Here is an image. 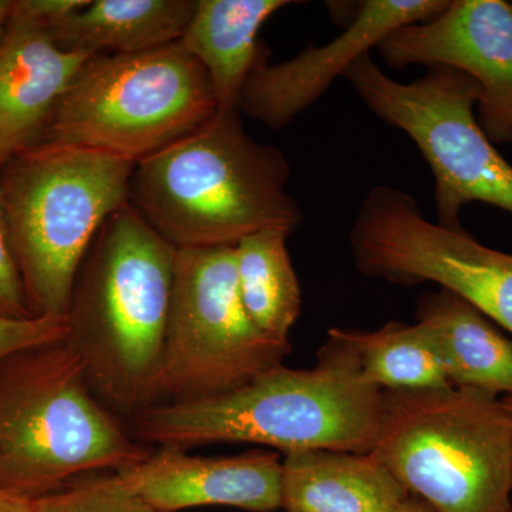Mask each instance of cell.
Wrapping results in <instances>:
<instances>
[{"instance_id": "cell-1", "label": "cell", "mask_w": 512, "mask_h": 512, "mask_svg": "<svg viewBox=\"0 0 512 512\" xmlns=\"http://www.w3.org/2000/svg\"><path fill=\"white\" fill-rule=\"evenodd\" d=\"M383 399L339 328H332L309 369L279 365L234 392L153 404L128 420L127 430L151 448L249 443L284 456L308 450L367 454L375 446Z\"/></svg>"}, {"instance_id": "cell-2", "label": "cell", "mask_w": 512, "mask_h": 512, "mask_svg": "<svg viewBox=\"0 0 512 512\" xmlns=\"http://www.w3.org/2000/svg\"><path fill=\"white\" fill-rule=\"evenodd\" d=\"M177 248L128 202L97 232L74 281L66 342L87 382L119 419L153 403Z\"/></svg>"}, {"instance_id": "cell-3", "label": "cell", "mask_w": 512, "mask_h": 512, "mask_svg": "<svg viewBox=\"0 0 512 512\" xmlns=\"http://www.w3.org/2000/svg\"><path fill=\"white\" fill-rule=\"evenodd\" d=\"M241 114L217 109L134 168L128 204L175 248L237 247L264 229L292 234L301 225L288 158L249 136Z\"/></svg>"}, {"instance_id": "cell-4", "label": "cell", "mask_w": 512, "mask_h": 512, "mask_svg": "<svg viewBox=\"0 0 512 512\" xmlns=\"http://www.w3.org/2000/svg\"><path fill=\"white\" fill-rule=\"evenodd\" d=\"M151 451L93 393L66 340L0 363L3 493L37 501L77 478L128 470Z\"/></svg>"}, {"instance_id": "cell-5", "label": "cell", "mask_w": 512, "mask_h": 512, "mask_svg": "<svg viewBox=\"0 0 512 512\" xmlns=\"http://www.w3.org/2000/svg\"><path fill=\"white\" fill-rule=\"evenodd\" d=\"M134 168L104 151L37 143L0 170L32 318H66L84 256L107 218L128 202Z\"/></svg>"}, {"instance_id": "cell-6", "label": "cell", "mask_w": 512, "mask_h": 512, "mask_svg": "<svg viewBox=\"0 0 512 512\" xmlns=\"http://www.w3.org/2000/svg\"><path fill=\"white\" fill-rule=\"evenodd\" d=\"M370 454L431 512H512V427L497 394L384 392Z\"/></svg>"}, {"instance_id": "cell-7", "label": "cell", "mask_w": 512, "mask_h": 512, "mask_svg": "<svg viewBox=\"0 0 512 512\" xmlns=\"http://www.w3.org/2000/svg\"><path fill=\"white\" fill-rule=\"evenodd\" d=\"M210 77L180 43L96 55L64 93L40 143L104 151L140 163L214 116Z\"/></svg>"}, {"instance_id": "cell-8", "label": "cell", "mask_w": 512, "mask_h": 512, "mask_svg": "<svg viewBox=\"0 0 512 512\" xmlns=\"http://www.w3.org/2000/svg\"><path fill=\"white\" fill-rule=\"evenodd\" d=\"M345 79L367 109L402 130L419 148L433 173L440 225L463 228L461 210L473 202L512 215V165L478 123L481 92L470 76L431 66L412 83L397 82L367 53Z\"/></svg>"}, {"instance_id": "cell-9", "label": "cell", "mask_w": 512, "mask_h": 512, "mask_svg": "<svg viewBox=\"0 0 512 512\" xmlns=\"http://www.w3.org/2000/svg\"><path fill=\"white\" fill-rule=\"evenodd\" d=\"M249 318L235 247L177 248L173 292L153 404L234 392L291 355Z\"/></svg>"}, {"instance_id": "cell-10", "label": "cell", "mask_w": 512, "mask_h": 512, "mask_svg": "<svg viewBox=\"0 0 512 512\" xmlns=\"http://www.w3.org/2000/svg\"><path fill=\"white\" fill-rule=\"evenodd\" d=\"M357 271L387 284H436L512 335V255L478 242L464 228L427 220L412 194L376 185L349 231Z\"/></svg>"}, {"instance_id": "cell-11", "label": "cell", "mask_w": 512, "mask_h": 512, "mask_svg": "<svg viewBox=\"0 0 512 512\" xmlns=\"http://www.w3.org/2000/svg\"><path fill=\"white\" fill-rule=\"evenodd\" d=\"M377 52L393 69L446 66L480 87L477 120L493 143L512 146V3L453 0L436 18L394 30Z\"/></svg>"}, {"instance_id": "cell-12", "label": "cell", "mask_w": 512, "mask_h": 512, "mask_svg": "<svg viewBox=\"0 0 512 512\" xmlns=\"http://www.w3.org/2000/svg\"><path fill=\"white\" fill-rule=\"evenodd\" d=\"M447 5L448 0H366L348 29L326 45L306 47L281 63L262 60L242 90L239 110L271 130H281L394 30L436 18Z\"/></svg>"}, {"instance_id": "cell-13", "label": "cell", "mask_w": 512, "mask_h": 512, "mask_svg": "<svg viewBox=\"0 0 512 512\" xmlns=\"http://www.w3.org/2000/svg\"><path fill=\"white\" fill-rule=\"evenodd\" d=\"M116 476L158 511L214 505L248 512L282 510V458L274 450L202 457L183 448L156 447L143 463Z\"/></svg>"}, {"instance_id": "cell-14", "label": "cell", "mask_w": 512, "mask_h": 512, "mask_svg": "<svg viewBox=\"0 0 512 512\" xmlns=\"http://www.w3.org/2000/svg\"><path fill=\"white\" fill-rule=\"evenodd\" d=\"M93 56L62 49L46 26L12 13L0 42V170L42 141L57 104Z\"/></svg>"}, {"instance_id": "cell-15", "label": "cell", "mask_w": 512, "mask_h": 512, "mask_svg": "<svg viewBox=\"0 0 512 512\" xmlns=\"http://www.w3.org/2000/svg\"><path fill=\"white\" fill-rule=\"evenodd\" d=\"M284 512H399L406 488L372 454L308 450L282 458Z\"/></svg>"}, {"instance_id": "cell-16", "label": "cell", "mask_w": 512, "mask_h": 512, "mask_svg": "<svg viewBox=\"0 0 512 512\" xmlns=\"http://www.w3.org/2000/svg\"><path fill=\"white\" fill-rule=\"evenodd\" d=\"M293 5L289 0H197L194 15L178 40L204 67L218 109H239V97L266 59L258 35L266 20Z\"/></svg>"}, {"instance_id": "cell-17", "label": "cell", "mask_w": 512, "mask_h": 512, "mask_svg": "<svg viewBox=\"0 0 512 512\" xmlns=\"http://www.w3.org/2000/svg\"><path fill=\"white\" fill-rule=\"evenodd\" d=\"M417 322L429 333L453 386L512 394V340L470 303L453 293H426Z\"/></svg>"}, {"instance_id": "cell-18", "label": "cell", "mask_w": 512, "mask_h": 512, "mask_svg": "<svg viewBox=\"0 0 512 512\" xmlns=\"http://www.w3.org/2000/svg\"><path fill=\"white\" fill-rule=\"evenodd\" d=\"M195 6L197 0H90L47 29L69 52L131 55L177 43Z\"/></svg>"}, {"instance_id": "cell-19", "label": "cell", "mask_w": 512, "mask_h": 512, "mask_svg": "<svg viewBox=\"0 0 512 512\" xmlns=\"http://www.w3.org/2000/svg\"><path fill=\"white\" fill-rule=\"evenodd\" d=\"M289 232L264 229L235 247L239 295L249 318L271 338L289 340L302 309V291L289 255Z\"/></svg>"}, {"instance_id": "cell-20", "label": "cell", "mask_w": 512, "mask_h": 512, "mask_svg": "<svg viewBox=\"0 0 512 512\" xmlns=\"http://www.w3.org/2000/svg\"><path fill=\"white\" fill-rule=\"evenodd\" d=\"M367 382L383 392L453 386L427 330L419 322H387L376 330L339 328Z\"/></svg>"}, {"instance_id": "cell-21", "label": "cell", "mask_w": 512, "mask_h": 512, "mask_svg": "<svg viewBox=\"0 0 512 512\" xmlns=\"http://www.w3.org/2000/svg\"><path fill=\"white\" fill-rule=\"evenodd\" d=\"M35 508L36 512H163L131 493L116 474L77 478L35 501Z\"/></svg>"}, {"instance_id": "cell-22", "label": "cell", "mask_w": 512, "mask_h": 512, "mask_svg": "<svg viewBox=\"0 0 512 512\" xmlns=\"http://www.w3.org/2000/svg\"><path fill=\"white\" fill-rule=\"evenodd\" d=\"M67 335L66 318H0V363L23 350L62 342Z\"/></svg>"}, {"instance_id": "cell-23", "label": "cell", "mask_w": 512, "mask_h": 512, "mask_svg": "<svg viewBox=\"0 0 512 512\" xmlns=\"http://www.w3.org/2000/svg\"><path fill=\"white\" fill-rule=\"evenodd\" d=\"M0 318H32L25 286L13 254L2 191H0Z\"/></svg>"}, {"instance_id": "cell-24", "label": "cell", "mask_w": 512, "mask_h": 512, "mask_svg": "<svg viewBox=\"0 0 512 512\" xmlns=\"http://www.w3.org/2000/svg\"><path fill=\"white\" fill-rule=\"evenodd\" d=\"M89 2L90 0H13L12 13L49 28L53 23L84 8Z\"/></svg>"}, {"instance_id": "cell-25", "label": "cell", "mask_w": 512, "mask_h": 512, "mask_svg": "<svg viewBox=\"0 0 512 512\" xmlns=\"http://www.w3.org/2000/svg\"><path fill=\"white\" fill-rule=\"evenodd\" d=\"M0 512H36L35 501L23 500L0 491Z\"/></svg>"}, {"instance_id": "cell-26", "label": "cell", "mask_w": 512, "mask_h": 512, "mask_svg": "<svg viewBox=\"0 0 512 512\" xmlns=\"http://www.w3.org/2000/svg\"><path fill=\"white\" fill-rule=\"evenodd\" d=\"M13 0H0V42L8 32L10 16H12Z\"/></svg>"}, {"instance_id": "cell-27", "label": "cell", "mask_w": 512, "mask_h": 512, "mask_svg": "<svg viewBox=\"0 0 512 512\" xmlns=\"http://www.w3.org/2000/svg\"><path fill=\"white\" fill-rule=\"evenodd\" d=\"M399 512H431L429 508L426 507L423 503H420L416 498L410 497L409 500L406 501L400 507Z\"/></svg>"}, {"instance_id": "cell-28", "label": "cell", "mask_w": 512, "mask_h": 512, "mask_svg": "<svg viewBox=\"0 0 512 512\" xmlns=\"http://www.w3.org/2000/svg\"><path fill=\"white\" fill-rule=\"evenodd\" d=\"M501 400H503L505 410H507L508 417H510L512 427V394L511 396L501 397Z\"/></svg>"}]
</instances>
